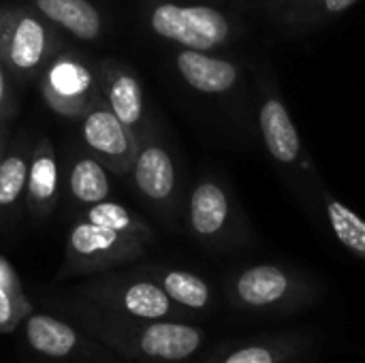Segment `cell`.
Wrapping results in <instances>:
<instances>
[{
    "mask_svg": "<svg viewBox=\"0 0 365 363\" xmlns=\"http://www.w3.org/2000/svg\"><path fill=\"white\" fill-rule=\"evenodd\" d=\"M2 158H4V139L0 137V163H2Z\"/></svg>",
    "mask_w": 365,
    "mask_h": 363,
    "instance_id": "484cf974",
    "label": "cell"
},
{
    "mask_svg": "<svg viewBox=\"0 0 365 363\" xmlns=\"http://www.w3.org/2000/svg\"><path fill=\"white\" fill-rule=\"evenodd\" d=\"M6 64L2 62V58H0V111L4 109V105H6V98H9V83H6Z\"/></svg>",
    "mask_w": 365,
    "mask_h": 363,
    "instance_id": "d4e9b609",
    "label": "cell"
},
{
    "mask_svg": "<svg viewBox=\"0 0 365 363\" xmlns=\"http://www.w3.org/2000/svg\"><path fill=\"white\" fill-rule=\"evenodd\" d=\"M130 173L141 195L152 203H167L175 193L173 158L158 143H148L139 148Z\"/></svg>",
    "mask_w": 365,
    "mask_h": 363,
    "instance_id": "5bb4252c",
    "label": "cell"
},
{
    "mask_svg": "<svg viewBox=\"0 0 365 363\" xmlns=\"http://www.w3.org/2000/svg\"><path fill=\"white\" fill-rule=\"evenodd\" d=\"M323 340L314 327L265 332L218 344L203 363H317Z\"/></svg>",
    "mask_w": 365,
    "mask_h": 363,
    "instance_id": "277c9868",
    "label": "cell"
},
{
    "mask_svg": "<svg viewBox=\"0 0 365 363\" xmlns=\"http://www.w3.org/2000/svg\"><path fill=\"white\" fill-rule=\"evenodd\" d=\"M188 225L192 235L210 248L242 244L229 193L214 180H203L195 186L188 203Z\"/></svg>",
    "mask_w": 365,
    "mask_h": 363,
    "instance_id": "ba28073f",
    "label": "cell"
},
{
    "mask_svg": "<svg viewBox=\"0 0 365 363\" xmlns=\"http://www.w3.org/2000/svg\"><path fill=\"white\" fill-rule=\"evenodd\" d=\"M107 105L122 124L135 131L143 120V90L139 79L128 71L115 68L107 79Z\"/></svg>",
    "mask_w": 365,
    "mask_h": 363,
    "instance_id": "ac0fdd59",
    "label": "cell"
},
{
    "mask_svg": "<svg viewBox=\"0 0 365 363\" xmlns=\"http://www.w3.org/2000/svg\"><path fill=\"white\" fill-rule=\"evenodd\" d=\"M24 340L32 353L51 362H90L105 355V349H98L71 323L41 312L24 319Z\"/></svg>",
    "mask_w": 365,
    "mask_h": 363,
    "instance_id": "30bf717a",
    "label": "cell"
},
{
    "mask_svg": "<svg viewBox=\"0 0 365 363\" xmlns=\"http://www.w3.org/2000/svg\"><path fill=\"white\" fill-rule=\"evenodd\" d=\"M83 327L109 351L145 363H184L199 355L207 334L190 321H141L113 312H81Z\"/></svg>",
    "mask_w": 365,
    "mask_h": 363,
    "instance_id": "6da1fadb",
    "label": "cell"
},
{
    "mask_svg": "<svg viewBox=\"0 0 365 363\" xmlns=\"http://www.w3.org/2000/svg\"><path fill=\"white\" fill-rule=\"evenodd\" d=\"M259 128L274 160L280 165H295L302 158V139L295 122L289 116L287 105L276 94L263 96L259 109Z\"/></svg>",
    "mask_w": 365,
    "mask_h": 363,
    "instance_id": "7c38bea8",
    "label": "cell"
},
{
    "mask_svg": "<svg viewBox=\"0 0 365 363\" xmlns=\"http://www.w3.org/2000/svg\"><path fill=\"white\" fill-rule=\"evenodd\" d=\"M86 297L105 312H113L141 321H188L190 315L173 304L167 293L152 280H94L86 291Z\"/></svg>",
    "mask_w": 365,
    "mask_h": 363,
    "instance_id": "5b68a950",
    "label": "cell"
},
{
    "mask_svg": "<svg viewBox=\"0 0 365 363\" xmlns=\"http://www.w3.org/2000/svg\"><path fill=\"white\" fill-rule=\"evenodd\" d=\"M325 212H327V220L329 227L334 231V235L338 237V242L349 248L355 257H359L365 261V220L353 212L349 205H344L342 201L334 199V197H325Z\"/></svg>",
    "mask_w": 365,
    "mask_h": 363,
    "instance_id": "44dd1931",
    "label": "cell"
},
{
    "mask_svg": "<svg viewBox=\"0 0 365 363\" xmlns=\"http://www.w3.org/2000/svg\"><path fill=\"white\" fill-rule=\"evenodd\" d=\"M175 66L182 79L203 94H225L240 79V68L233 62L199 49H182L175 56Z\"/></svg>",
    "mask_w": 365,
    "mask_h": 363,
    "instance_id": "4fadbf2b",
    "label": "cell"
},
{
    "mask_svg": "<svg viewBox=\"0 0 365 363\" xmlns=\"http://www.w3.org/2000/svg\"><path fill=\"white\" fill-rule=\"evenodd\" d=\"M310 9H314L319 15H338L349 11L357 0H308Z\"/></svg>",
    "mask_w": 365,
    "mask_h": 363,
    "instance_id": "cb8c5ba5",
    "label": "cell"
},
{
    "mask_svg": "<svg viewBox=\"0 0 365 363\" xmlns=\"http://www.w3.org/2000/svg\"><path fill=\"white\" fill-rule=\"evenodd\" d=\"M148 246L150 244L139 237L81 218L66 235V252L60 276H90L109 272L118 265L141 259Z\"/></svg>",
    "mask_w": 365,
    "mask_h": 363,
    "instance_id": "3957f363",
    "label": "cell"
},
{
    "mask_svg": "<svg viewBox=\"0 0 365 363\" xmlns=\"http://www.w3.org/2000/svg\"><path fill=\"white\" fill-rule=\"evenodd\" d=\"M43 96L60 116H83L92 105V75L77 58L68 53L58 56L45 71Z\"/></svg>",
    "mask_w": 365,
    "mask_h": 363,
    "instance_id": "8fae6325",
    "label": "cell"
},
{
    "mask_svg": "<svg viewBox=\"0 0 365 363\" xmlns=\"http://www.w3.org/2000/svg\"><path fill=\"white\" fill-rule=\"evenodd\" d=\"M26 201L28 210L34 216H47L53 212L58 201V163L53 154V145L43 139L28 167V184H26Z\"/></svg>",
    "mask_w": 365,
    "mask_h": 363,
    "instance_id": "9a60e30c",
    "label": "cell"
},
{
    "mask_svg": "<svg viewBox=\"0 0 365 363\" xmlns=\"http://www.w3.org/2000/svg\"><path fill=\"white\" fill-rule=\"evenodd\" d=\"M150 28L165 41L199 51L216 49L231 39L229 17L207 4L160 2L150 13Z\"/></svg>",
    "mask_w": 365,
    "mask_h": 363,
    "instance_id": "8992f818",
    "label": "cell"
},
{
    "mask_svg": "<svg viewBox=\"0 0 365 363\" xmlns=\"http://www.w3.org/2000/svg\"><path fill=\"white\" fill-rule=\"evenodd\" d=\"M81 137L86 145L115 173L126 175L139 152V141L133 128L122 124L107 103H96L81 116Z\"/></svg>",
    "mask_w": 365,
    "mask_h": 363,
    "instance_id": "9c48e42d",
    "label": "cell"
},
{
    "mask_svg": "<svg viewBox=\"0 0 365 363\" xmlns=\"http://www.w3.org/2000/svg\"><path fill=\"white\" fill-rule=\"evenodd\" d=\"M83 218L90 220V223H94V225H103V227H109L113 231H120V233L139 237L145 244H152L154 242L152 227L143 218H139L137 214H133L122 203H115V201H109V199L98 201V203L90 205V210L86 212Z\"/></svg>",
    "mask_w": 365,
    "mask_h": 363,
    "instance_id": "ffe728a7",
    "label": "cell"
},
{
    "mask_svg": "<svg viewBox=\"0 0 365 363\" xmlns=\"http://www.w3.org/2000/svg\"><path fill=\"white\" fill-rule=\"evenodd\" d=\"M68 190L81 205H94L109 197V178L103 163L96 158H77L68 173Z\"/></svg>",
    "mask_w": 365,
    "mask_h": 363,
    "instance_id": "d6986e66",
    "label": "cell"
},
{
    "mask_svg": "<svg viewBox=\"0 0 365 363\" xmlns=\"http://www.w3.org/2000/svg\"><path fill=\"white\" fill-rule=\"evenodd\" d=\"M32 312L13 267L0 257V334L13 332Z\"/></svg>",
    "mask_w": 365,
    "mask_h": 363,
    "instance_id": "7402d4cb",
    "label": "cell"
},
{
    "mask_svg": "<svg viewBox=\"0 0 365 363\" xmlns=\"http://www.w3.org/2000/svg\"><path fill=\"white\" fill-rule=\"evenodd\" d=\"M38 13L81 41L98 39L103 17L90 0H34Z\"/></svg>",
    "mask_w": 365,
    "mask_h": 363,
    "instance_id": "2e32d148",
    "label": "cell"
},
{
    "mask_svg": "<svg viewBox=\"0 0 365 363\" xmlns=\"http://www.w3.org/2000/svg\"><path fill=\"white\" fill-rule=\"evenodd\" d=\"M53 53L49 26L21 6L0 9V58L15 75H34Z\"/></svg>",
    "mask_w": 365,
    "mask_h": 363,
    "instance_id": "52a82bcc",
    "label": "cell"
},
{
    "mask_svg": "<svg viewBox=\"0 0 365 363\" xmlns=\"http://www.w3.org/2000/svg\"><path fill=\"white\" fill-rule=\"evenodd\" d=\"M152 280L167 293V297L184 308L188 315L210 312L214 308V291L207 280L186 270H158Z\"/></svg>",
    "mask_w": 365,
    "mask_h": 363,
    "instance_id": "e0dca14e",
    "label": "cell"
},
{
    "mask_svg": "<svg viewBox=\"0 0 365 363\" xmlns=\"http://www.w3.org/2000/svg\"><path fill=\"white\" fill-rule=\"evenodd\" d=\"M28 167H30V160L21 150L11 152L2 158L0 163V212L11 210L19 201V197L26 193Z\"/></svg>",
    "mask_w": 365,
    "mask_h": 363,
    "instance_id": "603a6c76",
    "label": "cell"
},
{
    "mask_svg": "<svg viewBox=\"0 0 365 363\" xmlns=\"http://www.w3.org/2000/svg\"><path fill=\"white\" fill-rule=\"evenodd\" d=\"M225 293L231 308L274 319L302 315L319 302L314 280L278 263H257L233 272Z\"/></svg>",
    "mask_w": 365,
    "mask_h": 363,
    "instance_id": "7a4b0ae2",
    "label": "cell"
}]
</instances>
